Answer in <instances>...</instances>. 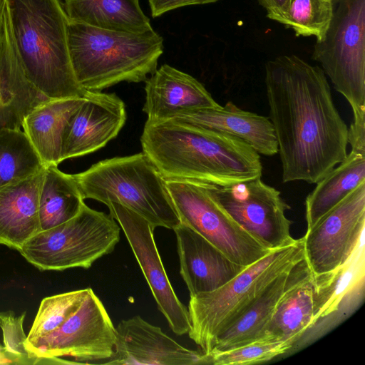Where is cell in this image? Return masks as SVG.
Here are the masks:
<instances>
[{
  "instance_id": "e0dca14e",
  "label": "cell",
  "mask_w": 365,
  "mask_h": 365,
  "mask_svg": "<svg viewBox=\"0 0 365 365\" xmlns=\"http://www.w3.org/2000/svg\"><path fill=\"white\" fill-rule=\"evenodd\" d=\"M145 82L143 111L148 121H165L182 113L220 106L193 76L168 64L161 66Z\"/></svg>"
},
{
  "instance_id": "8992f818",
  "label": "cell",
  "mask_w": 365,
  "mask_h": 365,
  "mask_svg": "<svg viewBox=\"0 0 365 365\" xmlns=\"http://www.w3.org/2000/svg\"><path fill=\"white\" fill-rule=\"evenodd\" d=\"M304 258L300 238L292 245L271 250L222 287L191 296L187 307L190 338L202 353H210L217 336L237 319L276 277Z\"/></svg>"
},
{
  "instance_id": "9c48e42d",
  "label": "cell",
  "mask_w": 365,
  "mask_h": 365,
  "mask_svg": "<svg viewBox=\"0 0 365 365\" xmlns=\"http://www.w3.org/2000/svg\"><path fill=\"white\" fill-rule=\"evenodd\" d=\"M180 222L230 260L247 267L271 250L245 230L214 199L202 181L165 179Z\"/></svg>"
},
{
  "instance_id": "30bf717a",
  "label": "cell",
  "mask_w": 365,
  "mask_h": 365,
  "mask_svg": "<svg viewBox=\"0 0 365 365\" xmlns=\"http://www.w3.org/2000/svg\"><path fill=\"white\" fill-rule=\"evenodd\" d=\"M115 341V328L89 288L76 311L24 346L38 357H68L73 364H106L114 355Z\"/></svg>"
},
{
  "instance_id": "52a82bcc",
  "label": "cell",
  "mask_w": 365,
  "mask_h": 365,
  "mask_svg": "<svg viewBox=\"0 0 365 365\" xmlns=\"http://www.w3.org/2000/svg\"><path fill=\"white\" fill-rule=\"evenodd\" d=\"M120 226L110 215L84 203L73 217L38 232L19 252L41 270L88 269L113 251L120 240Z\"/></svg>"
},
{
  "instance_id": "484cf974",
  "label": "cell",
  "mask_w": 365,
  "mask_h": 365,
  "mask_svg": "<svg viewBox=\"0 0 365 365\" xmlns=\"http://www.w3.org/2000/svg\"><path fill=\"white\" fill-rule=\"evenodd\" d=\"M290 269L276 277L245 312L217 336L212 351H225L262 339L284 291Z\"/></svg>"
},
{
  "instance_id": "d6a6232c",
  "label": "cell",
  "mask_w": 365,
  "mask_h": 365,
  "mask_svg": "<svg viewBox=\"0 0 365 365\" xmlns=\"http://www.w3.org/2000/svg\"><path fill=\"white\" fill-rule=\"evenodd\" d=\"M219 0H148L153 18L166 12L192 5H202L217 2Z\"/></svg>"
},
{
  "instance_id": "83f0119b",
  "label": "cell",
  "mask_w": 365,
  "mask_h": 365,
  "mask_svg": "<svg viewBox=\"0 0 365 365\" xmlns=\"http://www.w3.org/2000/svg\"><path fill=\"white\" fill-rule=\"evenodd\" d=\"M45 168L22 128H0V187Z\"/></svg>"
},
{
  "instance_id": "ba28073f",
  "label": "cell",
  "mask_w": 365,
  "mask_h": 365,
  "mask_svg": "<svg viewBox=\"0 0 365 365\" xmlns=\"http://www.w3.org/2000/svg\"><path fill=\"white\" fill-rule=\"evenodd\" d=\"M319 62L353 114L365 110V0H332V17L324 38L316 41Z\"/></svg>"
},
{
  "instance_id": "603a6c76",
  "label": "cell",
  "mask_w": 365,
  "mask_h": 365,
  "mask_svg": "<svg viewBox=\"0 0 365 365\" xmlns=\"http://www.w3.org/2000/svg\"><path fill=\"white\" fill-rule=\"evenodd\" d=\"M82 98L48 99L24 117L21 128L45 167L61 162L63 133L73 113L82 104Z\"/></svg>"
},
{
  "instance_id": "ffe728a7",
  "label": "cell",
  "mask_w": 365,
  "mask_h": 365,
  "mask_svg": "<svg viewBox=\"0 0 365 365\" xmlns=\"http://www.w3.org/2000/svg\"><path fill=\"white\" fill-rule=\"evenodd\" d=\"M44 170L0 187V244L19 251L41 231L38 197Z\"/></svg>"
},
{
  "instance_id": "5bb4252c",
  "label": "cell",
  "mask_w": 365,
  "mask_h": 365,
  "mask_svg": "<svg viewBox=\"0 0 365 365\" xmlns=\"http://www.w3.org/2000/svg\"><path fill=\"white\" fill-rule=\"evenodd\" d=\"M126 120L124 102L115 93L87 91L63 133L62 161L93 153L115 138Z\"/></svg>"
},
{
  "instance_id": "1f68e13d",
  "label": "cell",
  "mask_w": 365,
  "mask_h": 365,
  "mask_svg": "<svg viewBox=\"0 0 365 365\" xmlns=\"http://www.w3.org/2000/svg\"><path fill=\"white\" fill-rule=\"evenodd\" d=\"M353 115V121L348 128V144L351 150L365 153V110Z\"/></svg>"
},
{
  "instance_id": "7a4b0ae2",
  "label": "cell",
  "mask_w": 365,
  "mask_h": 365,
  "mask_svg": "<svg viewBox=\"0 0 365 365\" xmlns=\"http://www.w3.org/2000/svg\"><path fill=\"white\" fill-rule=\"evenodd\" d=\"M140 143L165 179L225 186L262 177L259 154L223 133L172 120H146Z\"/></svg>"
},
{
  "instance_id": "d4e9b609",
  "label": "cell",
  "mask_w": 365,
  "mask_h": 365,
  "mask_svg": "<svg viewBox=\"0 0 365 365\" xmlns=\"http://www.w3.org/2000/svg\"><path fill=\"white\" fill-rule=\"evenodd\" d=\"M365 182V153L351 150L346 157L317 182L305 200L307 229Z\"/></svg>"
},
{
  "instance_id": "d590c367",
  "label": "cell",
  "mask_w": 365,
  "mask_h": 365,
  "mask_svg": "<svg viewBox=\"0 0 365 365\" xmlns=\"http://www.w3.org/2000/svg\"><path fill=\"white\" fill-rule=\"evenodd\" d=\"M1 364H14V361L4 346L0 344V365Z\"/></svg>"
},
{
  "instance_id": "cb8c5ba5",
  "label": "cell",
  "mask_w": 365,
  "mask_h": 365,
  "mask_svg": "<svg viewBox=\"0 0 365 365\" xmlns=\"http://www.w3.org/2000/svg\"><path fill=\"white\" fill-rule=\"evenodd\" d=\"M68 20L93 27L141 33L153 29L139 0H63Z\"/></svg>"
},
{
  "instance_id": "9a60e30c",
  "label": "cell",
  "mask_w": 365,
  "mask_h": 365,
  "mask_svg": "<svg viewBox=\"0 0 365 365\" xmlns=\"http://www.w3.org/2000/svg\"><path fill=\"white\" fill-rule=\"evenodd\" d=\"M110 365H203L204 353L187 349L140 316L121 320L115 328Z\"/></svg>"
},
{
  "instance_id": "277c9868",
  "label": "cell",
  "mask_w": 365,
  "mask_h": 365,
  "mask_svg": "<svg viewBox=\"0 0 365 365\" xmlns=\"http://www.w3.org/2000/svg\"><path fill=\"white\" fill-rule=\"evenodd\" d=\"M68 45L76 78L90 91L123 81H145L157 70L163 53V39L153 29L126 32L70 20Z\"/></svg>"
},
{
  "instance_id": "7402d4cb",
  "label": "cell",
  "mask_w": 365,
  "mask_h": 365,
  "mask_svg": "<svg viewBox=\"0 0 365 365\" xmlns=\"http://www.w3.org/2000/svg\"><path fill=\"white\" fill-rule=\"evenodd\" d=\"M48 99L24 73L7 15L5 33L0 43V128H21L26 114Z\"/></svg>"
},
{
  "instance_id": "4dcf8cb0",
  "label": "cell",
  "mask_w": 365,
  "mask_h": 365,
  "mask_svg": "<svg viewBox=\"0 0 365 365\" xmlns=\"http://www.w3.org/2000/svg\"><path fill=\"white\" fill-rule=\"evenodd\" d=\"M26 312L16 317L13 311L0 312V327L4 348L14 359V364H62L60 358L38 357L28 351L23 323Z\"/></svg>"
},
{
  "instance_id": "6da1fadb",
  "label": "cell",
  "mask_w": 365,
  "mask_h": 365,
  "mask_svg": "<svg viewBox=\"0 0 365 365\" xmlns=\"http://www.w3.org/2000/svg\"><path fill=\"white\" fill-rule=\"evenodd\" d=\"M264 83L282 182L316 184L348 154V127L325 73L296 55H284L265 63Z\"/></svg>"
},
{
  "instance_id": "8fae6325",
  "label": "cell",
  "mask_w": 365,
  "mask_h": 365,
  "mask_svg": "<svg viewBox=\"0 0 365 365\" xmlns=\"http://www.w3.org/2000/svg\"><path fill=\"white\" fill-rule=\"evenodd\" d=\"M261 178L225 186L202 182L226 212L267 249L297 243L290 232L292 221L286 216L290 206Z\"/></svg>"
},
{
  "instance_id": "4fadbf2b",
  "label": "cell",
  "mask_w": 365,
  "mask_h": 365,
  "mask_svg": "<svg viewBox=\"0 0 365 365\" xmlns=\"http://www.w3.org/2000/svg\"><path fill=\"white\" fill-rule=\"evenodd\" d=\"M110 215L123 230L147 281L158 309L173 331L183 335L190 329L187 309L178 298L155 242L154 227L140 215L116 202L108 205Z\"/></svg>"
},
{
  "instance_id": "f1b7e54d",
  "label": "cell",
  "mask_w": 365,
  "mask_h": 365,
  "mask_svg": "<svg viewBox=\"0 0 365 365\" xmlns=\"http://www.w3.org/2000/svg\"><path fill=\"white\" fill-rule=\"evenodd\" d=\"M332 17V0H291L283 25L297 36L321 41Z\"/></svg>"
},
{
  "instance_id": "3957f363",
  "label": "cell",
  "mask_w": 365,
  "mask_h": 365,
  "mask_svg": "<svg viewBox=\"0 0 365 365\" xmlns=\"http://www.w3.org/2000/svg\"><path fill=\"white\" fill-rule=\"evenodd\" d=\"M9 27L24 73L48 99L82 98L68 45V19L60 0H5Z\"/></svg>"
},
{
  "instance_id": "ac0fdd59",
  "label": "cell",
  "mask_w": 365,
  "mask_h": 365,
  "mask_svg": "<svg viewBox=\"0 0 365 365\" xmlns=\"http://www.w3.org/2000/svg\"><path fill=\"white\" fill-rule=\"evenodd\" d=\"M314 274L304 258L289 272L284 291L261 340L294 345L314 324Z\"/></svg>"
},
{
  "instance_id": "7c38bea8",
  "label": "cell",
  "mask_w": 365,
  "mask_h": 365,
  "mask_svg": "<svg viewBox=\"0 0 365 365\" xmlns=\"http://www.w3.org/2000/svg\"><path fill=\"white\" fill-rule=\"evenodd\" d=\"M365 225V182L309 228L302 238L304 259L314 275L329 272L351 256Z\"/></svg>"
},
{
  "instance_id": "d6986e66",
  "label": "cell",
  "mask_w": 365,
  "mask_h": 365,
  "mask_svg": "<svg viewBox=\"0 0 365 365\" xmlns=\"http://www.w3.org/2000/svg\"><path fill=\"white\" fill-rule=\"evenodd\" d=\"M170 120L234 136L259 155L272 156L278 152L276 136L269 118L244 110L231 101L224 106L182 113Z\"/></svg>"
},
{
  "instance_id": "44dd1931",
  "label": "cell",
  "mask_w": 365,
  "mask_h": 365,
  "mask_svg": "<svg viewBox=\"0 0 365 365\" xmlns=\"http://www.w3.org/2000/svg\"><path fill=\"white\" fill-rule=\"evenodd\" d=\"M364 235L344 264L329 272L314 275V324L341 310L354 312L364 298Z\"/></svg>"
},
{
  "instance_id": "5b68a950",
  "label": "cell",
  "mask_w": 365,
  "mask_h": 365,
  "mask_svg": "<svg viewBox=\"0 0 365 365\" xmlns=\"http://www.w3.org/2000/svg\"><path fill=\"white\" fill-rule=\"evenodd\" d=\"M73 177L83 200L119 203L154 228L173 230L180 223L165 178L143 152L101 160Z\"/></svg>"
},
{
  "instance_id": "e575fe53",
  "label": "cell",
  "mask_w": 365,
  "mask_h": 365,
  "mask_svg": "<svg viewBox=\"0 0 365 365\" xmlns=\"http://www.w3.org/2000/svg\"><path fill=\"white\" fill-rule=\"evenodd\" d=\"M7 19V11L5 0H0V43L3 39Z\"/></svg>"
},
{
  "instance_id": "4316f807",
  "label": "cell",
  "mask_w": 365,
  "mask_h": 365,
  "mask_svg": "<svg viewBox=\"0 0 365 365\" xmlns=\"http://www.w3.org/2000/svg\"><path fill=\"white\" fill-rule=\"evenodd\" d=\"M84 203L73 175L62 172L58 165L45 168L38 197L41 231L71 219Z\"/></svg>"
},
{
  "instance_id": "f546056e",
  "label": "cell",
  "mask_w": 365,
  "mask_h": 365,
  "mask_svg": "<svg viewBox=\"0 0 365 365\" xmlns=\"http://www.w3.org/2000/svg\"><path fill=\"white\" fill-rule=\"evenodd\" d=\"M292 345L283 341H255L225 351L204 354L203 365H250L264 363L287 353Z\"/></svg>"
},
{
  "instance_id": "836d02e7",
  "label": "cell",
  "mask_w": 365,
  "mask_h": 365,
  "mask_svg": "<svg viewBox=\"0 0 365 365\" xmlns=\"http://www.w3.org/2000/svg\"><path fill=\"white\" fill-rule=\"evenodd\" d=\"M266 11L267 17L283 24L291 0H257Z\"/></svg>"
},
{
  "instance_id": "2e32d148",
  "label": "cell",
  "mask_w": 365,
  "mask_h": 365,
  "mask_svg": "<svg viewBox=\"0 0 365 365\" xmlns=\"http://www.w3.org/2000/svg\"><path fill=\"white\" fill-rule=\"evenodd\" d=\"M177 239L180 274L193 296L212 292L246 267L230 260L199 233L180 222L173 229Z\"/></svg>"
}]
</instances>
